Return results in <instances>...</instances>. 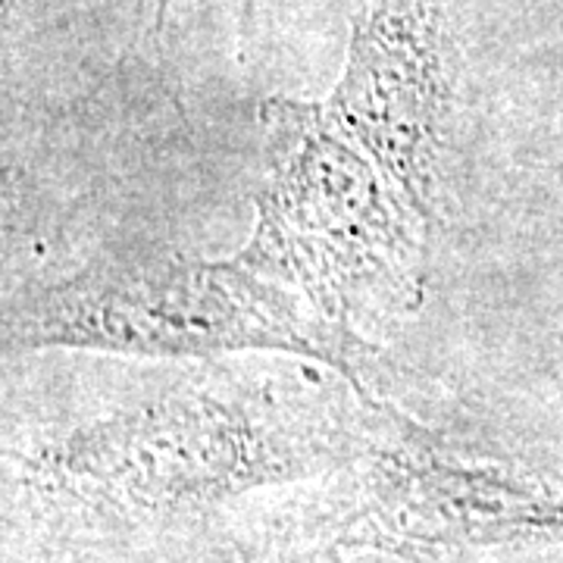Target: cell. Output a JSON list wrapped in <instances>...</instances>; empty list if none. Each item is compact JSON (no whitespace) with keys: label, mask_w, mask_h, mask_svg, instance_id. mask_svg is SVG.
<instances>
[{"label":"cell","mask_w":563,"mask_h":563,"mask_svg":"<svg viewBox=\"0 0 563 563\" xmlns=\"http://www.w3.org/2000/svg\"><path fill=\"white\" fill-rule=\"evenodd\" d=\"M366 398L335 376L210 366L163 395L73 426L16 457V485L57 523L161 536L269 485L347 470Z\"/></svg>","instance_id":"obj_1"},{"label":"cell","mask_w":563,"mask_h":563,"mask_svg":"<svg viewBox=\"0 0 563 563\" xmlns=\"http://www.w3.org/2000/svg\"><path fill=\"white\" fill-rule=\"evenodd\" d=\"M266 176L257 220L239 247L351 335L395 307H413L435 207L407 188L320 103L263 107Z\"/></svg>","instance_id":"obj_2"},{"label":"cell","mask_w":563,"mask_h":563,"mask_svg":"<svg viewBox=\"0 0 563 563\" xmlns=\"http://www.w3.org/2000/svg\"><path fill=\"white\" fill-rule=\"evenodd\" d=\"M16 347H91L139 357L276 351L317 361L366 395L376 347L261 273L242 251L220 261L98 266L25 298L10 317Z\"/></svg>","instance_id":"obj_3"},{"label":"cell","mask_w":563,"mask_h":563,"mask_svg":"<svg viewBox=\"0 0 563 563\" xmlns=\"http://www.w3.org/2000/svg\"><path fill=\"white\" fill-rule=\"evenodd\" d=\"M332 536L391 554L563 544V479L532 463L426 429L383 395Z\"/></svg>","instance_id":"obj_4"},{"label":"cell","mask_w":563,"mask_h":563,"mask_svg":"<svg viewBox=\"0 0 563 563\" xmlns=\"http://www.w3.org/2000/svg\"><path fill=\"white\" fill-rule=\"evenodd\" d=\"M242 563H347L335 536H266L242 551Z\"/></svg>","instance_id":"obj_5"}]
</instances>
